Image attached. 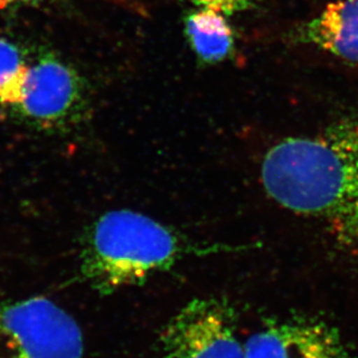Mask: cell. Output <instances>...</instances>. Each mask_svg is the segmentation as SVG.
<instances>
[{
	"label": "cell",
	"instance_id": "6da1fadb",
	"mask_svg": "<svg viewBox=\"0 0 358 358\" xmlns=\"http://www.w3.org/2000/svg\"><path fill=\"white\" fill-rule=\"evenodd\" d=\"M261 177L275 203L322 224L358 256V117L278 142L264 156Z\"/></svg>",
	"mask_w": 358,
	"mask_h": 358
},
{
	"label": "cell",
	"instance_id": "7a4b0ae2",
	"mask_svg": "<svg viewBox=\"0 0 358 358\" xmlns=\"http://www.w3.org/2000/svg\"><path fill=\"white\" fill-rule=\"evenodd\" d=\"M192 241L171 227L134 210H110L84 235L80 271L93 289L107 294L168 271L189 256L245 250Z\"/></svg>",
	"mask_w": 358,
	"mask_h": 358
},
{
	"label": "cell",
	"instance_id": "3957f363",
	"mask_svg": "<svg viewBox=\"0 0 358 358\" xmlns=\"http://www.w3.org/2000/svg\"><path fill=\"white\" fill-rule=\"evenodd\" d=\"M83 78L69 63L50 52L31 55L13 87L0 100V110L14 120L45 131H61L89 113Z\"/></svg>",
	"mask_w": 358,
	"mask_h": 358
},
{
	"label": "cell",
	"instance_id": "277c9868",
	"mask_svg": "<svg viewBox=\"0 0 358 358\" xmlns=\"http://www.w3.org/2000/svg\"><path fill=\"white\" fill-rule=\"evenodd\" d=\"M0 358H85L83 334L45 296L0 303Z\"/></svg>",
	"mask_w": 358,
	"mask_h": 358
},
{
	"label": "cell",
	"instance_id": "5b68a950",
	"mask_svg": "<svg viewBox=\"0 0 358 358\" xmlns=\"http://www.w3.org/2000/svg\"><path fill=\"white\" fill-rule=\"evenodd\" d=\"M163 358H245L227 300H192L170 321L162 336Z\"/></svg>",
	"mask_w": 358,
	"mask_h": 358
},
{
	"label": "cell",
	"instance_id": "8992f818",
	"mask_svg": "<svg viewBox=\"0 0 358 358\" xmlns=\"http://www.w3.org/2000/svg\"><path fill=\"white\" fill-rule=\"evenodd\" d=\"M245 358H352L338 328L317 317L272 320L245 343Z\"/></svg>",
	"mask_w": 358,
	"mask_h": 358
},
{
	"label": "cell",
	"instance_id": "52a82bcc",
	"mask_svg": "<svg viewBox=\"0 0 358 358\" xmlns=\"http://www.w3.org/2000/svg\"><path fill=\"white\" fill-rule=\"evenodd\" d=\"M303 41L347 62L358 63V0H336L301 31Z\"/></svg>",
	"mask_w": 358,
	"mask_h": 358
},
{
	"label": "cell",
	"instance_id": "ba28073f",
	"mask_svg": "<svg viewBox=\"0 0 358 358\" xmlns=\"http://www.w3.org/2000/svg\"><path fill=\"white\" fill-rule=\"evenodd\" d=\"M186 33L193 50L201 61L217 63L227 59L234 48V36L224 14L200 10L186 20Z\"/></svg>",
	"mask_w": 358,
	"mask_h": 358
},
{
	"label": "cell",
	"instance_id": "9c48e42d",
	"mask_svg": "<svg viewBox=\"0 0 358 358\" xmlns=\"http://www.w3.org/2000/svg\"><path fill=\"white\" fill-rule=\"evenodd\" d=\"M31 57L20 43L0 36V99L22 75Z\"/></svg>",
	"mask_w": 358,
	"mask_h": 358
},
{
	"label": "cell",
	"instance_id": "30bf717a",
	"mask_svg": "<svg viewBox=\"0 0 358 358\" xmlns=\"http://www.w3.org/2000/svg\"><path fill=\"white\" fill-rule=\"evenodd\" d=\"M201 10H210L221 14H231L245 10L254 0H189Z\"/></svg>",
	"mask_w": 358,
	"mask_h": 358
},
{
	"label": "cell",
	"instance_id": "8fae6325",
	"mask_svg": "<svg viewBox=\"0 0 358 358\" xmlns=\"http://www.w3.org/2000/svg\"><path fill=\"white\" fill-rule=\"evenodd\" d=\"M50 0H0V7L15 6V5H33V3H45Z\"/></svg>",
	"mask_w": 358,
	"mask_h": 358
}]
</instances>
